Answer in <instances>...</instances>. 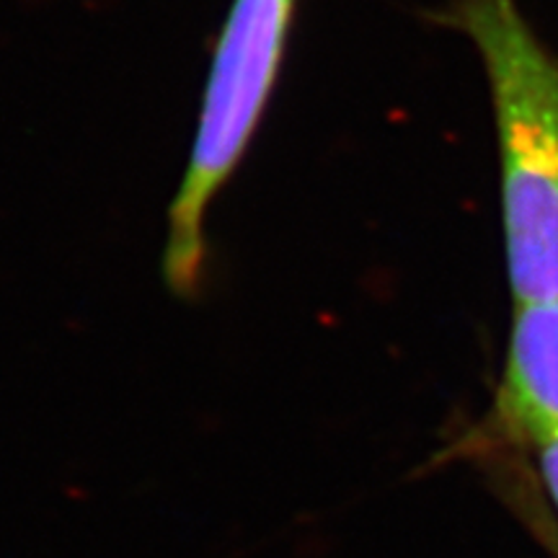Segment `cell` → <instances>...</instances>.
<instances>
[{"label":"cell","instance_id":"6da1fadb","mask_svg":"<svg viewBox=\"0 0 558 558\" xmlns=\"http://www.w3.org/2000/svg\"><path fill=\"white\" fill-rule=\"evenodd\" d=\"M432 19L469 37L484 60L514 303H558V54L518 0H448Z\"/></svg>","mask_w":558,"mask_h":558},{"label":"cell","instance_id":"277c9868","mask_svg":"<svg viewBox=\"0 0 558 558\" xmlns=\"http://www.w3.org/2000/svg\"><path fill=\"white\" fill-rule=\"evenodd\" d=\"M533 448H535V460H538L543 492H546L548 505L554 507L558 518V435L538 439V442H533Z\"/></svg>","mask_w":558,"mask_h":558},{"label":"cell","instance_id":"7a4b0ae2","mask_svg":"<svg viewBox=\"0 0 558 558\" xmlns=\"http://www.w3.org/2000/svg\"><path fill=\"white\" fill-rule=\"evenodd\" d=\"M298 0H233L209 65L205 99L169 207L163 269L177 292L197 290L205 269V222L259 130L288 50Z\"/></svg>","mask_w":558,"mask_h":558},{"label":"cell","instance_id":"3957f363","mask_svg":"<svg viewBox=\"0 0 558 558\" xmlns=\"http://www.w3.org/2000/svg\"><path fill=\"white\" fill-rule=\"evenodd\" d=\"M499 414L530 445L558 435V303L514 305Z\"/></svg>","mask_w":558,"mask_h":558}]
</instances>
